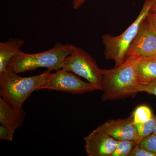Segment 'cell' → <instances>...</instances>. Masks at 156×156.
I'll use <instances>...</instances> for the list:
<instances>
[{
    "label": "cell",
    "instance_id": "7a4b0ae2",
    "mask_svg": "<svg viewBox=\"0 0 156 156\" xmlns=\"http://www.w3.org/2000/svg\"><path fill=\"white\" fill-rule=\"evenodd\" d=\"M47 70L41 74L23 77L7 68L0 74V95L12 106L23 108V104L34 91L40 90L50 76Z\"/></svg>",
    "mask_w": 156,
    "mask_h": 156
},
{
    "label": "cell",
    "instance_id": "9a60e30c",
    "mask_svg": "<svg viewBox=\"0 0 156 156\" xmlns=\"http://www.w3.org/2000/svg\"><path fill=\"white\" fill-rule=\"evenodd\" d=\"M138 144L134 140H118V144L111 156H129L134 147Z\"/></svg>",
    "mask_w": 156,
    "mask_h": 156
},
{
    "label": "cell",
    "instance_id": "5bb4252c",
    "mask_svg": "<svg viewBox=\"0 0 156 156\" xmlns=\"http://www.w3.org/2000/svg\"><path fill=\"white\" fill-rule=\"evenodd\" d=\"M132 115L134 124L144 122L154 116L151 109L145 105L137 107L134 110Z\"/></svg>",
    "mask_w": 156,
    "mask_h": 156
},
{
    "label": "cell",
    "instance_id": "ffe728a7",
    "mask_svg": "<svg viewBox=\"0 0 156 156\" xmlns=\"http://www.w3.org/2000/svg\"><path fill=\"white\" fill-rule=\"evenodd\" d=\"M146 19L156 35V11H150L147 16Z\"/></svg>",
    "mask_w": 156,
    "mask_h": 156
},
{
    "label": "cell",
    "instance_id": "3957f363",
    "mask_svg": "<svg viewBox=\"0 0 156 156\" xmlns=\"http://www.w3.org/2000/svg\"><path fill=\"white\" fill-rule=\"evenodd\" d=\"M72 45L57 42L53 48L41 53L28 54L20 51L14 56L8 68L16 73L45 68L50 71L62 69L65 58L69 55Z\"/></svg>",
    "mask_w": 156,
    "mask_h": 156
},
{
    "label": "cell",
    "instance_id": "277c9868",
    "mask_svg": "<svg viewBox=\"0 0 156 156\" xmlns=\"http://www.w3.org/2000/svg\"><path fill=\"white\" fill-rule=\"evenodd\" d=\"M156 0H145L139 15L132 24L124 32L117 36L110 34L102 36L105 46L104 55L107 59L115 61V67L124 63L130 45L138 33L143 21L146 18Z\"/></svg>",
    "mask_w": 156,
    "mask_h": 156
},
{
    "label": "cell",
    "instance_id": "9c48e42d",
    "mask_svg": "<svg viewBox=\"0 0 156 156\" xmlns=\"http://www.w3.org/2000/svg\"><path fill=\"white\" fill-rule=\"evenodd\" d=\"M98 128L117 140H127L140 143L132 115L126 119L108 120Z\"/></svg>",
    "mask_w": 156,
    "mask_h": 156
},
{
    "label": "cell",
    "instance_id": "5b68a950",
    "mask_svg": "<svg viewBox=\"0 0 156 156\" xmlns=\"http://www.w3.org/2000/svg\"><path fill=\"white\" fill-rule=\"evenodd\" d=\"M62 69L70 72L86 79L102 90L103 69L86 51L73 45L71 52L65 59Z\"/></svg>",
    "mask_w": 156,
    "mask_h": 156
},
{
    "label": "cell",
    "instance_id": "ba28073f",
    "mask_svg": "<svg viewBox=\"0 0 156 156\" xmlns=\"http://www.w3.org/2000/svg\"><path fill=\"white\" fill-rule=\"evenodd\" d=\"M85 149L88 156H111L118 140L97 127L84 138Z\"/></svg>",
    "mask_w": 156,
    "mask_h": 156
},
{
    "label": "cell",
    "instance_id": "7402d4cb",
    "mask_svg": "<svg viewBox=\"0 0 156 156\" xmlns=\"http://www.w3.org/2000/svg\"><path fill=\"white\" fill-rule=\"evenodd\" d=\"M151 11H156V2L153 5L152 7Z\"/></svg>",
    "mask_w": 156,
    "mask_h": 156
},
{
    "label": "cell",
    "instance_id": "603a6c76",
    "mask_svg": "<svg viewBox=\"0 0 156 156\" xmlns=\"http://www.w3.org/2000/svg\"><path fill=\"white\" fill-rule=\"evenodd\" d=\"M156 118V115L155 116ZM152 134H156V125L155 126L154 130L153 133Z\"/></svg>",
    "mask_w": 156,
    "mask_h": 156
},
{
    "label": "cell",
    "instance_id": "e0dca14e",
    "mask_svg": "<svg viewBox=\"0 0 156 156\" xmlns=\"http://www.w3.org/2000/svg\"><path fill=\"white\" fill-rule=\"evenodd\" d=\"M13 128L1 126H0V139L6 141H12L15 131Z\"/></svg>",
    "mask_w": 156,
    "mask_h": 156
},
{
    "label": "cell",
    "instance_id": "7c38bea8",
    "mask_svg": "<svg viewBox=\"0 0 156 156\" xmlns=\"http://www.w3.org/2000/svg\"><path fill=\"white\" fill-rule=\"evenodd\" d=\"M24 41L21 39H10L0 43V74L5 71L12 58L21 51Z\"/></svg>",
    "mask_w": 156,
    "mask_h": 156
},
{
    "label": "cell",
    "instance_id": "6da1fadb",
    "mask_svg": "<svg viewBox=\"0 0 156 156\" xmlns=\"http://www.w3.org/2000/svg\"><path fill=\"white\" fill-rule=\"evenodd\" d=\"M137 59L129 57L118 67L103 69V101L123 99L138 92L136 68Z\"/></svg>",
    "mask_w": 156,
    "mask_h": 156
},
{
    "label": "cell",
    "instance_id": "8992f818",
    "mask_svg": "<svg viewBox=\"0 0 156 156\" xmlns=\"http://www.w3.org/2000/svg\"><path fill=\"white\" fill-rule=\"evenodd\" d=\"M43 89L73 94H82L98 90L93 84L82 80L73 73L62 69L50 73L44 83L40 87V90Z\"/></svg>",
    "mask_w": 156,
    "mask_h": 156
},
{
    "label": "cell",
    "instance_id": "52a82bcc",
    "mask_svg": "<svg viewBox=\"0 0 156 156\" xmlns=\"http://www.w3.org/2000/svg\"><path fill=\"white\" fill-rule=\"evenodd\" d=\"M156 54V35L146 18L128 48L126 59L129 57L138 58L149 57Z\"/></svg>",
    "mask_w": 156,
    "mask_h": 156
},
{
    "label": "cell",
    "instance_id": "cb8c5ba5",
    "mask_svg": "<svg viewBox=\"0 0 156 156\" xmlns=\"http://www.w3.org/2000/svg\"><path fill=\"white\" fill-rule=\"evenodd\" d=\"M155 56H156V55H155Z\"/></svg>",
    "mask_w": 156,
    "mask_h": 156
},
{
    "label": "cell",
    "instance_id": "ac0fdd59",
    "mask_svg": "<svg viewBox=\"0 0 156 156\" xmlns=\"http://www.w3.org/2000/svg\"><path fill=\"white\" fill-rule=\"evenodd\" d=\"M129 156H156V154L143 147L138 144L134 147Z\"/></svg>",
    "mask_w": 156,
    "mask_h": 156
},
{
    "label": "cell",
    "instance_id": "d6986e66",
    "mask_svg": "<svg viewBox=\"0 0 156 156\" xmlns=\"http://www.w3.org/2000/svg\"><path fill=\"white\" fill-rule=\"evenodd\" d=\"M139 92H145L156 96V82L147 83H138Z\"/></svg>",
    "mask_w": 156,
    "mask_h": 156
},
{
    "label": "cell",
    "instance_id": "8fae6325",
    "mask_svg": "<svg viewBox=\"0 0 156 156\" xmlns=\"http://www.w3.org/2000/svg\"><path fill=\"white\" fill-rule=\"evenodd\" d=\"M136 68L138 83H147L156 82L155 56L137 58Z\"/></svg>",
    "mask_w": 156,
    "mask_h": 156
},
{
    "label": "cell",
    "instance_id": "4fadbf2b",
    "mask_svg": "<svg viewBox=\"0 0 156 156\" xmlns=\"http://www.w3.org/2000/svg\"><path fill=\"white\" fill-rule=\"evenodd\" d=\"M156 122V116H154L151 119L144 122L134 124L140 143L143 140L153 133Z\"/></svg>",
    "mask_w": 156,
    "mask_h": 156
},
{
    "label": "cell",
    "instance_id": "30bf717a",
    "mask_svg": "<svg viewBox=\"0 0 156 156\" xmlns=\"http://www.w3.org/2000/svg\"><path fill=\"white\" fill-rule=\"evenodd\" d=\"M25 117L23 108L14 107L0 98V123L2 126L16 130L22 126Z\"/></svg>",
    "mask_w": 156,
    "mask_h": 156
},
{
    "label": "cell",
    "instance_id": "44dd1931",
    "mask_svg": "<svg viewBox=\"0 0 156 156\" xmlns=\"http://www.w3.org/2000/svg\"><path fill=\"white\" fill-rule=\"evenodd\" d=\"M87 0H73L74 9H79Z\"/></svg>",
    "mask_w": 156,
    "mask_h": 156
},
{
    "label": "cell",
    "instance_id": "2e32d148",
    "mask_svg": "<svg viewBox=\"0 0 156 156\" xmlns=\"http://www.w3.org/2000/svg\"><path fill=\"white\" fill-rule=\"evenodd\" d=\"M143 147L156 154V134H152L139 144Z\"/></svg>",
    "mask_w": 156,
    "mask_h": 156
}]
</instances>
